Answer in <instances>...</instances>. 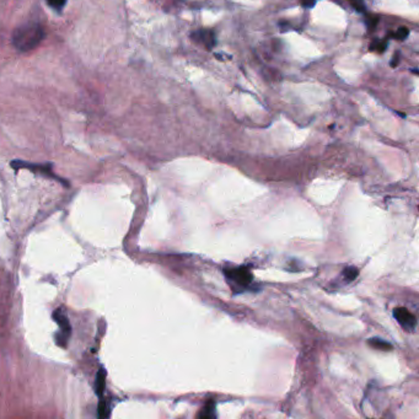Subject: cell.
I'll return each mask as SVG.
<instances>
[{
  "label": "cell",
  "instance_id": "6da1fadb",
  "mask_svg": "<svg viewBox=\"0 0 419 419\" xmlns=\"http://www.w3.org/2000/svg\"><path fill=\"white\" fill-rule=\"evenodd\" d=\"M44 36V30L40 23L27 22L16 28L13 35V43L19 51L27 52L36 48L43 41Z\"/></svg>",
  "mask_w": 419,
  "mask_h": 419
},
{
  "label": "cell",
  "instance_id": "7a4b0ae2",
  "mask_svg": "<svg viewBox=\"0 0 419 419\" xmlns=\"http://www.w3.org/2000/svg\"><path fill=\"white\" fill-rule=\"evenodd\" d=\"M225 277L229 285L235 293H242V290L250 288L253 276L246 267H236L225 271Z\"/></svg>",
  "mask_w": 419,
  "mask_h": 419
},
{
  "label": "cell",
  "instance_id": "3957f363",
  "mask_svg": "<svg viewBox=\"0 0 419 419\" xmlns=\"http://www.w3.org/2000/svg\"><path fill=\"white\" fill-rule=\"evenodd\" d=\"M54 319L58 323V326L60 327V332H59V337H57L58 340V344L61 347H65L68 342V338L70 337V333H72V327H70L69 319L68 316L65 315L63 309H57L53 314Z\"/></svg>",
  "mask_w": 419,
  "mask_h": 419
},
{
  "label": "cell",
  "instance_id": "277c9868",
  "mask_svg": "<svg viewBox=\"0 0 419 419\" xmlns=\"http://www.w3.org/2000/svg\"><path fill=\"white\" fill-rule=\"evenodd\" d=\"M394 316L401 327L407 332H413L417 327V317L406 307H396L394 310Z\"/></svg>",
  "mask_w": 419,
  "mask_h": 419
},
{
  "label": "cell",
  "instance_id": "5b68a950",
  "mask_svg": "<svg viewBox=\"0 0 419 419\" xmlns=\"http://www.w3.org/2000/svg\"><path fill=\"white\" fill-rule=\"evenodd\" d=\"M11 166L14 167V169L19 170V169H28V170H32V171L35 172H41L42 175H44V176H48V177H53V179L58 180V181L64 182V183H67L65 181H63L61 179H59V177H57L56 175L53 174V171H52V165H40V164H30V162H25V161H21V160H15L11 162Z\"/></svg>",
  "mask_w": 419,
  "mask_h": 419
},
{
  "label": "cell",
  "instance_id": "8992f818",
  "mask_svg": "<svg viewBox=\"0 0 419 419\" xmlns=\"http://www.w3.org/2000/svg\"><path fill=\"white\" fill-rule=\"evenodd\" d=\"M192 39L196 42H200L207 49H213V47L217 44L214 31L212 30H198L192 34Z\"/></svg>",
  "mask_w": 419,
  "mask_h": 419
},
{
  "label": "cell",
  "instance_id": "52a82bcc",
  "mask_svg": "<svg viewBox=\"0 0 419 419\" xmlns=\"http://www.w3.org/2000/svg\"><path fill=\"white\" fill-rule=\"evenodd\" d=\"M105 385H106V371L105 369H100L96 375V381H95V391L99 397H101L105 391Z\"/></svg>",
  "mask_w": 419,
  "mask_h": 419
},
{
  "label": "cell",
  "instance_id": "ba28073f",
  "mask_svg": "<svg viewBox=\"0 0 419 419\" xmlns=\"http://www.w3.org/2000/svg\"><path fill=\"white\" fill-rule=\"evenodd\" d=\"M369 345H371L373 348H375V349H380V350H391L392 349V345L390 344L389 342H386V340L383 339H379V338H371V339L368 340Z\"/></svg>",
  "mask_w": 419,
  "mask_h": 419
},
{
  "label": "cell",
  "instance_id": "9c48e42d",
  "mask_svg": "<svg viewBox=\"0 0 419 419\" xmlns=\"http://www.w3.org/2000/svg\"><path fill=\"white\" fill-rule=\"evenodd\" d=\"M200 417H203V418H213V417H215L214 402H208L204 406V408L202 409V412L200 413Z\"/></svg>",
  "mask_w": 419,
  "mask_h": 419
},
{
  "label": "cell",
  "instance_id": "30bf717a",
  "mask_svg": "<svg viewBox=\"0 0 419 419\" xmlns=\"http://www.w3.org/2000/svg\"><path fill=\"white\" fill-rule=\"evenodd\" d=\"M386 48H387V41H380V40H375V41L369 46L370 51H376L379 52V53H383V52L386 51Z\"/></svg>",
  "mask_w": 419,
  "mask_h": 419
},
{
  "label": "cell",
  "instance_id": "8fae6325",
  "mask_svg": "<svg viewBox=\"0 0 419 419\" xmlns=\"http://www.w3.org/2000/svg\"><path fill=\"white\" fill-rule=\"evenodd\" d=\"M98 408V416L100 417V418H107V417L110 416V407H108V403L106 401L101 399Z\"/></svg>",
  "mask_w": 419,
  "mask_h": 419
},
{
  "label": "cell",
  "instance_id": "7c38bea8",
  "mask_svg": "<svg viewBox=\"0 0 419 419\" xmlns=\"http://www.w3.org/2000/svg\"><path fill=\"white\" fill-rule=\"evenodd\" d=\"M365 23H366V26H368L369 30H374V28H375L379 23V16L373 15V14H370V15H366Z\"/></svg>",
  "mask_w": 419,
  "mask_h": 419
},
{
  "label": "cell",
  "instance_id": "4fadbf2b",
  "mask_svg": "<svg viewBox=\"0 0 419 419\" xmlns=\"http://www.w3.org/2000/svg\"><path fill=\"white\" fill-rule=\"evenodd\" d=\"M348 1L358 13H365L366 11V6L363 0H348Z\"/></svg>",
  "mask_w": 419,
  "mask_h": 419
},
{
  "label": "cell",
  "instance_id": "5bb4252c",
  "mask_svg": "<svg viewBox=\"0 0 419 419\" xmlns=\"http://www.w3.org/2000/svg\"><path fill=\"white\" fill-rule=\"evenodd\" d=\"M408 35H409V31H408V28L407 27H399V30L396 31V34L394 35V37L395 39H397L399 40V41H404V40L407 39V37H408Z\"/></svg>",
  "mask_w": 419,
  "mask_h": 419
},
{
  "label": "cell",
  "instance_id": "9a60e30c",
  "mask_svg": "<svg viewBox=\"0 0 419 419\" xmlns=\"http://www.w3.org/2000/svg\"><path fill=\"white\" fill-rule=\"evenodd\" d=\"M344 277L348 279V280H354V279L357 278V276H358V269L354 268V267H348V268L344 269Z\"/></svg>",
  "mask_w": 419,
  "mask_h": 419
},
{
  "label": "cell",
  "instance_id": "2e32d148",
  "mask_svg": "<svg viewBox=\"0 0 419 419\" xmlns=\"http://www.w3.org/2000/svg\"><path fill=\"white\" fill-rule=\"evenodd\" d=\"M47 1L56 10H61L64 5H65V3H67V0H47Z\"/></svg>",
  "mask_w": 419,
  "mask_h": 419
},
{
  "label": "cell",
  "instance_id": "e0dca14e",
  "mask_svg": "<svg viewBox=\"0 0 419 419\" xmlns=\"http://www.w3.org/2000/svg\"><path fill=\"white\" fill-rule=\"evenodd\" d=\"M300 3H301V5L304 6V8L311 9L316 5L317 0H300Z\"/></svg>",
  "mask_w": 419,
  "mask_h": 419
},
{
  "label": "cell",
  "instance_id": "ac0fdd59",
  "mask_svg": "<svg viewBox=\"0 0 419 419\" xmlns=\"http://www.w3.org/2000/svg\"><path fill=\"white\" fill-rule=\"evenodd\" d=\"M399 52L397 51V52H395L394 58H392L391 67H392V68H396L397 65H399Z\"/></svg>",
  "mask_w": 419,
  "mask_h": 419
},
{
  "label": "cell",
  "instance_id": "d6986e66",
  "mask_svg": "<svg viewBox=\"0 0 419 419\" xmlns=\"http://www.w3.org/2000/svg\"><path fill=\"white\" fill-rule=\"evenodd\" d=\"M412 72H413V74H418V69H417V68H414V69H412Z\"/></svg>",
  "mask_w": 419,
  "mask_h": 419
}]
</instances>
